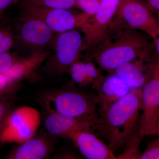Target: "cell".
Instances as JSON below:
<instances>
[{
    "instance_id": "1",
    "label": "cell",
    "mask_w": 159,
    "mask_h": 159,
    "mask_svg": "<svg viewBox=\"0 0 159 159\" xmlns=\"http://www.w3.org/2000/svg\"><path fill=\"white\" fill-rule=\"evenodd\" d=\"M150 36L129 27L116 15L103 40L93 50L92 59L102 70L111 74L125 63L138 59L147 61L154 56Z\"/></svg>"
},
{
    "instance_id": "2",
    "label": "cell",
    "mask_w": 159,
    "mask_h": 159,
    "mask_svg": "<svg viewBox=\"0 0 159 159\" xmlns=\"http://www.w3.org/2000/svg\"><path fill=\"white\" fill-rule=\"evenodd\" d=\"M142 89H133L116 102L98 107L99 117L93 130L114 153L123 148L138 133L142 110Z\"/></svg>"
},
{
    "instance_id": "3",
    "label": "cell",
    "mask_w": 159,
    "mask_h": 159,
    "mask_svg": "<svg viewBox=\"0 0 159 159\" xmlns=\"http://www.w3.org/2000/svg\"><path fill=\"white\" fill-rule=\"evenodd\" d=\"M56 111L90 124L93 127L99 117L97 94L74 85L46 92L40 97Z\"/></svg>"
},
{
    "instance_id": "4",
    "label": "cell",
    "mask_w": 159,
    "mask_h": 159,
    "mask_svg": "<svg viewBox=\"0 0 159 159\" xmlns=\"http://www.w3.org/2000/svg\"><path fill=\"white\" fill-rule=\"evenodd\" d=\"M11 25L15 37L14 47L25 48L33 54L48 52L47 50L53 47L57 34L37 18L21 13Z\"/></svg>"
},
{
    "instance_id": "5",
    "label": "cell",
    "mask_w": 159,
    "mask_h": 159,
    "mask_svg": "<svg viewBox=\"0 0 159 159\" xmlns=\"http://www.w3.org/2000/svg\"><path fill=\"white\" fill-rule=\"evenodd\" d=\"M41 117L37 109L23 106L9 112L0 133L2 143L19 144L34 136Z\"/></svg>"
},
{
    "instance_id": "6",
    "label": "cell",
    "mask_w": 159,
    "mask_h": 159,
    "mask_svg": "<svg viewBox=\"0 0 159 159\" xmlns=\"http://www.w3.org/2000/svg\"><path fill=\"white\" fill-rule=\"evenodd\" d=\"M121 0H100L99 8L94 16L81 27L84 51H93L106 36Z\"/></svg>"
},
{
    "instance_id": "7",
    "label": "cell",
    "mask_w": 159,
    "mask_h": 159,
    "mask_svg": "<svg viewBox=\"0 0 159 159\" xmlns=\"http://www.w3.org/2000/svg\"><path fill=\"white\" fill-rule=\"evenodd\" d=\"M142 113L140 116L138 132L142 138L157 135L159 116V60L151 77L142 89Z\"/></svg>"
},
{
    "instance_id": "8",
    "label": "cell",
    "mask_w": 159,
    "mask_h": 159,
    "mask_svg": "<svg viewBox=\"0 0 159 159\" xmlns=\"http://www.w3.org/2000/svg\"><path fill=\"white\" fill-rule=\"evenodd\" d=\"M53 48L54 53L49 66L55 73H67L70 66L79 60L84 51V38L77 29L57 33Z\"/></svg>"
},
{
    "instance_id": "9",
    "label": "cell",
    "mask_w": 159,
    "mask_h": 159,
    "mask_svg": "<svg viewBox=\"0 0 159 159\" xmlns=\"http://www.w3.org/2000/svg\"><path fill=\"white\" fill-rule=\"evenodd\" d=\"M116 16L130 28L150 36L154 42L159 36V23L143 1H121Z\"/></svg>"
},
{
    "instance_id": "10",
    "label": "cell",
    "mask_w": 159,
    "mask_h": 159,
    "mask_svg": "<svg viewBox=\"0 0 159 159\" xmlns=\"http://www.w3.org/2000/svg\"><path fill=\"white\" fill-rule=\"evenodd\" d=\"M20 8L21 13L43 21L56 34L81 28L90 18L83 12L75 13L68 9L28 6H20Z\"/></svg>"
},
{
    "instance_id": "11",
    "label": "cell",
    "mask_w": 159,
    "mask_h": 159,
    "mask_svg": "<svg viewBox=\"0 0 159 159\" xmlns=\"http://www.w3.org/2000/svg\"><path fill=\"white\" fill-rule=\"evenodd\" d=\"M66 138L73 142L86 158L117 159V156L108 145L92 131H75Z\"/></svg>"
},
{
    "instance_id": "12",
    "label": "cell",
    "mask_w": 159,
    "mask_h": 159,
    "mask_svg": "<svg viewBox=\"0 0 159 159\" xmlns=\"http://www.w3.org/2000/svg\"><path fill=\"white\" fill-rule=\"evenodd\" d=\"M41 102L46 111L44 125L47 132L54 137H66L78 130H93L90 124L63 115L56 111L51 105L41 99Z\"/></svg>"
},
{
    "instance_id": "13",
    "label": "cell",
    "mask_w": 159,
    "mask_h": 159,
    "mask_svg": "<svg viewBox=\"0 0 159 159\" xmlns=\"http://www.w3.org/2000/svg\"><path fill=\"white\" fill-rule=\"evenodd\" d=\"M55 137L46 132L35 134L18 144L8 155L9 159H43L54 151Z\"/></svg>"
},
{
    "instance_id": "14",
    "label": "cell",
    "mask_w": 159,
    "mask_h": 159,
    "mask_svg": "<svg viewBox=\"0 0 159 159\" xmlns=\"http://www.w3.org/2000/svg\"><path fill=\"white\" fill-rule=\"evenodd\" d=\"M150 61L138 59L118 67L114 73L130 89H141L150 79L155 68L157 58Z\"/></svg>"
},
{
    "instance_id": "15",
    "label": "cell",
    "mask_w": 159,
    "mask_h": 159,
    "mask_svg": "<svg viewBox=\"0 0 159 159\" xmlns=\"http://www.w3.org/2000/svg\"><path fill=\"white\" fill-rule=\"evenodd\" d=\"M130 88L116 75L105 77L100 88L97 91L99 107L110 105L129 93Z\"/></svg>"
},
{
    "instance_id": "16",
    "label": "cell",
    "mask_w": 159,
    "mask_h": 159,
    "mask_svg": "<svg viewBox=\"0 0 159 159\" xmlns=\"http://www.w3.org/2000/svg\"><path fill=\"white\" fill-rule=\"evenodd\" d=\"M20 6L71 10L76 7V0H22Z\"/></svg>"
},
{
    "instance_id": "17",
    "label": "cell",
    "mask_w": 159,
    "mask_h": 159,
    "mask_svg": "<svg viewBox=\"0 0 159 159\" xmlns=\"http://www.w3.org/2000/svg\"><path fill=\"white\" fill-rule=\"evenodd\" d=\"M142 139L138 133L136 134L125 144L122 152L117 156V159H140L142 153L140 149Z\"/></svg>"
},
{
    "instance_id": "18",
    "label": "cell",
    "mask_w": 159,
    "mask_h": 159,
    "mask_svg": "<svg viewBox=\"0 0 159 159\" xmlns=\"http://www.w3.org/2000/svg\"><path fill=\"white\" fill-rule=\"evenodd\" d=\"M67 73H69L74 83L80 88H84L90 84L86 73L84 62L79 60L70 66Z\"/></svg>"
},
{
    "instance_id": "19",
    "label": "cell",
    "mask_w": 159,
    "mask_h": 159,
    "mask_svg": "<svg viewBox=\"0 0 159 159\" xmlns=\"http://www.w3.org/2000/svg\"><path fill=\"white\" fill-rule=\"evenodd\" d=\"M87 76L93 89L97 91L99 89L105 77L102 75L100 69L97 68L95 63L88 59L84 62Z\"/></svg>"
},
{
    "instance_id": "20",
    "label": "cell",
    "mask_w": 159,
    "mask_h": 159,
    "mask_svg": "<svg viewBox=\"0 0 159 159\" xmlns=\"http://www.w3.org/2000/svg\"><path fill=\"white\" fill-rule=\"evenodd\" d=\"M21 58L10 51L0 54V74L8 73Z\"/></svg>"
},
{
    "instance_id": "21",
    "label": "cell",
    "mask_w": 159,
    "mask_h": 159,
    "mask_svg": "<svg viewBox=\"0 0 159 159\" xmlns=\"http://www.w3.org/2000/svg\"><path fill=\"white\" fill-rule=\"evenodd\" d=\"M76 7L91 18L99 8L100 0H76Z\"/></svg>"
},
{
    "instance_id": "22",
    "label": "cell",
    "mask_w": 159,
    "mask_h": 159,
    "mask_svg": "<svg viewBox=\"0 0 159 159\" xmlns=\"http://www.w3.org/2000/svg\"><path fill=\"white\" fill-rule=\"evenodd\" d=\"M140 159H159V138L147 144Z\"/></svg>"
},
{
    "instance_id": "23",
    "label": "cell",
    "mask_w": 159,
    "mask_h": 159,
    "mask_svg": "<svg viewBox=\"0 0 159 159\" xmlns=\"http://www.w3.org/2000/svg\"><path fill=\"white\" fill-rule=\"evenodd\" d=\"M15 45V37L12 28L0 43V54L9 52Z\"/></svg>"
},
{
    "instance_id": "24",
    "label": "cell",
    "mask_w": 159,
    "mask_h": 159,
    "mask_svg": "<svg viewBox=\"0 0 159 159\" xmlns=\"http://www.w3.org/2000/svg\"><path fill=\"white\" fill-rule=\"evenodd\" d=\"M16 84L6 74H0V94L10 90Z\"/></svg>"
},
{
    "instance_id": "25",
    "label": "cell",
    "mask_w": 159,
    "mask_h": 159,
    "mask_svg": "<svg viewBox=\"0 0 159 159\" xmlns=\"http://www.w3.org/2000/svg\"><path fill=\"white\" fill-rule=\"evenodd\" d=\"M11 111L9 104L0 100V133L7 117Z\"/></svg>"
},
{
    "instance_id": "26",
    "label": "cell",
    "mask_w": 159,
    "mask_h": 159,
    "mask_svg": "<svg viewBox=\"0 0 159 159\" xmlns=\"http://www.w3.org/2000/svg\"><path fill=\"white\" fill-rule=\"evenodd\" d=\"M15 0H0V24L3 21L4 15L14 3Z\"/></svg>"
},
{
    "instance_id": "27",
    "label": "cell",
    "mask_w": 159,
    "mask_h": 159,
    "mask_svg": "<svg viewBox=\"0 0 159 159\" xmlns=\"http://www.w3.org/2000/svg\"><path fill=\"white\" fill-rule=\"evenodd\" d=\"M2 24H0V43L11 29V26L10 24L2 25Z\"/></svg>"
},
{
    "instance_id": "28",
    "label": "cell",
    "mask_w": 159,
    "mask_h": 159,
    "mask_svg": "<svg viewBox=\"0 0 159 159\" xmlns=\"http://www.w3.org/2000/svg\"><path fill=\"white\" fill-rule=\"evenodd\" d=\"M143 2L153 12H159V0H144Z\"/></svg>"
},
{
    "instance_id": "29",
    "label": "cell",
    "mask_w": 159,
    "mask_h": 159,
    "mask_svg": "<svg viewBox=\"0 0 159 159\" xmlns=\"http://www.w3.org/2000/svg\"><path fill=\"white\" fill-rule=\"evenodd\" d=\"M155 48L156 51L157 57L159 60V36L154 41Z\"/></svg>"
},
{
    "instance_id": "30",
    "label": "cell",
    "mask_w": 159,
    "mask_h": 159,
    "mask_svg": "<svg viewBox=\"0 0 159 159\" xmlns=\"http://www.w3.org/2000/svg\"><path fill=\"white\" fill-rule=\"evenodd\" d=\"M157 135L159 136V116L158 118V121L157 126Z\"/></svg>"
},
{
    "instance_id": "31",
    "label": "cell",
    "mask_w": 159,
    "mask_h": 159,
    "mask_svg": "<svg viewBox=\"0 0 159 159\" xmlns=\"http://www.w3.org/2000/svg\"><path fill=\"white\" fill-rule=\"evenodd\" d=\"M156 13L157 14V16L158 20L159 23V12H156Z\"/></svg>"
},
{
    "instance_id": "32",
    "label": "cell",
    "mask_w": 159,
    "mask_h": 159,
    "mask_svg": "<svg viewBox=\"0 0 159 159\" xmlns=\"http://www.w3.org/2000/svg\"><path fill=\"white\" fill-rule=\"evenodd\" d=\"M129 1V0H121V1Z\"/></svg>"
}]
</instances>
